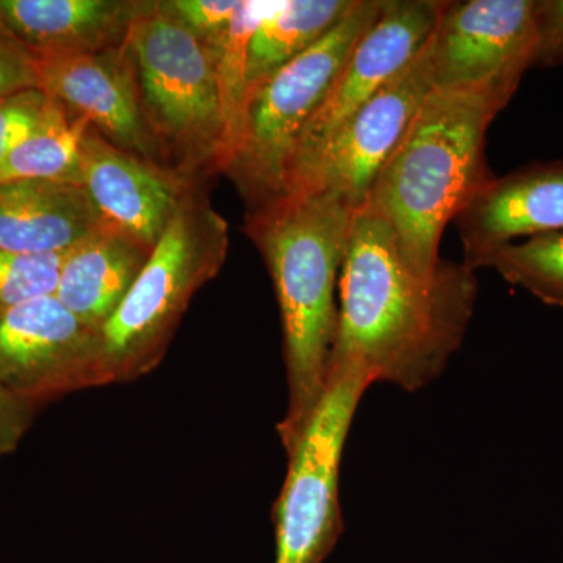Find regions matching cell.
Wrapping results in <instances>:
<instances>
[{"mask_svg": "<svg viewBox=\"0 0 563 563\" xmlns=\"http://www.w3.org/2000/svg\"><path fill=\"white\" fill-rule=\"evenodd\" d=\"M532 68L563 66V0H532Z\"/></svg>", "mask_w": 563, "mask_h": 563, "instance_id": "d4e9b609", "label": "cell"}, {"mask_svg": "<svg viewBox=\"0 0 563 563\" xmlns=\"http://www.w3.org/2000/svg\"><path fill=\"white\" fill-rule=\"evenodd\" d=\"M38 90L85 118L113 146L151 165L161 152L141 111L128 44L101 52L36 55Z\"/></svg>", "mask_w": 563, "mask_h": 563, "instance_id": "7c38bea8", "label": "cell"}, {"mask_svg": "<svg viewBox=\"0 0 563 563\" xmlns=\"http://www.w3.org/2000/svg\"><path fill=\"white\" fill-rule=\"evenodd\" d=\"M481 268L495 269L510 285L563 309V231L498 247L485 255Z\"/></svg>", "mask_w": 563, "mask_h": 563, "instance_id": "44dd1931", "label": "cell"}, {"mask_svg": "<svg viewBox=\"0 0 563 563\" xmlns=\"http://www.w3.org/2000/svg\"><path fill=\"white\" fill-rule=\"evenodd\" d=\"M433 88L421 47L417 57L346 122L298 187L287 195L329 191L350 203L352 210L361 209L374 179Z\"/></svg>", "mask_w": 563, "mask_h": 563, "instance_id": "30bf717a", "label": "cell"}, {"mask_svg": "<svg viewBox=\"0 0 563 563\" xmlns=\"http://www.w3.org/2000/svg\"><path fill=\"white\" fill-rule=\"evenodd\" d=\"M383 7L384 0H355L324 38L247 90L242 131L224 169L243 196L247 213L285 196L303 128Z\"/></svg>", "mask_w": 563, "mask_h": 563, "instance_id": "8992f818", "label": "cell"}, {"mask_svg": "<svg viewBox=\"0 0 563 563\" xmlns=\"http://www.w3.org/2000/svg\"><path fill=\"white\" fill-rule=\"evenodd\" d=\"M532 0L443 2L422 51L433 87L477 84L531 69Z\"/></svg>", "mask_w": 563, "mask_h": 563, "instance_id": "8fae6325", "label": "cell"}, {"mask_svg": "<svg viewBox=\"0 0 563 563\" xmlns=\"http://www.w3.org/2000/svg\"><path fill=\"white\" fill-rule=\"evenodd\" d=\"M106 228L77 184L18 180L0 184V250L60 254Z\"/></svg>", "mask_w": 563, "mask_h": 563, "instance_id": "9a60e30c", "label": "cell"}, {"mask_svg": "<svg viewBox=\"0 0 563 563\" xmlns=\"http://www.w3.org/2000/svg\"><path fill=\"white\" fill-rule=\"evenodd\" d=\"M355 0H288L252 35L247 84L272 76L324 38L344 20Z\"/></svg>", "mask_w": 563, "mask_h": 563, "instance_id": "d6986e66", "label": "cell"}, {"mask_svg": "<svg viewBox=\"0 0 563 563\" xmlns=\"http://www.w3.org/2000/svg\"><path fill=\"white\" fill-rule=\"evenodd\" d=\"M141 111L162 158L176 174L220 168L222 118L217 52L162 2H140L129 29Z\"/></svg>", "mask_w": 563, "mask_h": 563, "instance_id": "5b68a950", "label": "cell"}, {"mask_svg": "<svg viewBox=\"0 0 563 563\" xmlns=\"http://www.w3.org/2000/svg\"><path fill=\"white\" fill-rule=\"evenodd\" d=\"M352 213L329 191L291 192L247 213L246 232L272 274L284 329L288 404L277 431L287 455L328 385Z\"/></svg>", "mask_w": 563, "mask_h": 563, "instance_id": "3957f363", "label": "cell"}, {"mask_svg": "<svg viewBox=\"0 0 563 563\" xmlns=\"http://www.w3.org/2000/svg\"><path fill=\"white\" fill-rule=\"evenodd\" d=\"M46 92L32 88L0 101V165L40 120Z\"/></svg>", "mask_w": 563, "mask_h": 563, "instance_id": "cb8c5ba5", "label": "cell"}, {"mask_svg": "<svg viewBox=\"0 0 563 563\" xmlns=\"http://www.w3.org/2000/svg\"><path fill=\"white\" fill-rule=\"evenodd\" d=\"M151 251L106 225L68 251L55 296L81 321L102 331L131 291Z\"/></svg>", "mask_w": 563, "mask_h": 563, "instance_id": "e0dca14e", "label": "cell"}, {"mask_svg": "<svg viewBox=\"0 0 563 563\" xmlns=\"http://www.w3.org/2000/svg\"><path fill=\"white\" fill-rule=\"evenodd\" d=\"M32 88H38L35 58L0 29V101Z\"/></svg>", "mask_w": 563, "mask_h": 563, "instance_id": "484cf974", "label": "cell"}, {"mask_svg": "<svg viewBox=\"0 0 563 563\" xmlns=\"http://www.w3.org/2000/svg\"><path fill=\"white\" fill-rule=\"evenodd\" d=\"M228 246V222L201 192L185 187L131 291L103 324L110 383L139 376L158 362L192 295L220 272Z\"/></svg>", "mask_w": 563, "mask_h": 563, "instance_id": "277c9868", "label": "cell"}, {"mask_svg": "<svg viewBox=\"0 0 563 563\" xmlns=\"http://www.w3.org/2000/svg\"><path fill=\"white\" fill-rule=\"evenodd\" d=\"M33 407L0 384V455L20 444L32 421Z\"/></svg>", "mask_w": 563, "mask_h": 563, "instance_id": "4316f807", "label": "cell"}, {"mask_svg": "<svg viewBox=\"0 0 563 563\" xmlns=\"http://www.w3.org/2000/svg\"><path fill=\"white\" fill-rule=\"evenodd\" d=\"M162 3L181 25L213 47L228 32L240 0H172Z\"/></svg>", "mask_w": 563, "mask_h": 563, "instance_id": "603a6c76", "label": "cell"}, {"mask_svg": "<svg viewBox=\"0 0 563 563\" xmlns=\"http://www.w3.org/2000/svg\"><path fill=\"white\" fill-rule=\"evenodd\" d=\"M140 2L0 0V29L33 57L122 46Z\"/></svg>", "mask_w": 563, "mask_h": 563, "instance_id": "2e32d148", "label": "cell"}, {"mask_svg": "<svg viewBox=\"0 0 563 563\" xmlns=\"http://www.w3.org/2000/svg\"><path fill=\"white\" fill-rule=\"evenodd\" d=\"M280 5L282 2H240L228 32L213 46L217 52V81L222 118V150L218 168L221 172H224L231 161L242 131L244 103L250 90L247 58L252 35L261 22Z\"/></svg>", "mask_w": 563, "mask_h": 563, "instance_id": "ffe728a7", "label": "cell"}, {"mask_svg": "<svg viewBox=\"0 0 563 563\" xmlns=\"http://www.w3.org/2000/svg\"><path fill=\"white\" fill-rule=\"evenodd\" d=\"M442 7V0H384L379 18L357 41L324 101L303 128L285 195L298 187L346 122L417 57Z\"/></svg>", "mask_w": 563, "mask_h": 563, "instance_id": "ba28073f", "label": "cell"}, {"mask_svg": "<svg viewBox=\"0 0 563 563\" xmlns=\"http://www.w3.org/2000/svg\"><path fill=\"white\" fill-rule=\"evenodd\" d=\"M454 222L462 263L473 272L514 240L563 231V162L532 163L495 177Z\"/></svg>", "mask_w": 563, "mask_h": 563, "instance_id": "5bb4252c", "label": "cell"}, {"mask_svg": "<svg viewBox=\"0 0 563 563\" xmlns=\"http://www.w3.org/2000/svg\"><path fill=\"white\" fill-rule=\"evenodd\" d=\"M520 81L433 88L374 179L366 202L391 225L404 263L418 276H435L444 229L495 179L485 133Z\"/></svg>", "mask_w": 563, "mask_h": 563, "instance_id": "7a4b0ae2", "label": "cell"}, {"mask_svg": "<svg viewBox=\"0 0 563 563\" xmlns=\"http://www.w3.org/2000/svg\"><path fill=\"white\" fill-rule=\"evenodd\" d=\"M90 122L47 96L32 132L0 165V184L18 180L81 184V144Z\"/></svg>", "mask_w": 563, "mask_h": 563, "instance_id": "ac0fdd59", "label": "cell"}, {"mask_svg": "<svg viewBox=\"0 0 563 563\" xmlns=\"http://www.w3.org/2000/svg\"><path fill=\"white\" fill-rule=\"evenodd\" d=\"M372 385L358 366H329L328 385L288 454L287 477L274 504V563H324L342 539L340 468L344 444L358 404Z\"/></svg>", "mask_w": 563, "mask_h": 563, "instance_id": "52a82bcc", "label": "cell"}, {"mask_svg": "<svg viewBox=\"0 0 563 563\" xmlns=\"http://www.w3.org/2000/svg\"><path fill=\"white\" fill-rule=\"evenodd\" d=\"M80 172V185L103 224L151 250L187 187V180L121 151L92 128L81 144Z\"/></svg>", "mask_w": 563, "mask_h": 563, "instance_id": "4fadbf2b", "label": "cell"}, {"mask_svg": "<svg viewBox=\"0 0 563 563\" xmlns=\"http://www.w3.org/2000/svg\"><path fill=\"white\" fill-rule=\"evenodd\" d=\"M477 292L476 272L463 263L443 261L432 277L415 274L391 225L365 202L344 244L331 363L358 366L373 384L421 390L461 350Z\"/></svg>", "mask_w": 563, "mask_h": 563, "instance_id": "6da1fadb", "label": "cell"}, {"mask_svg": "<svg viewBox=\"0 0 563 563\" xmlns=\"http://www.w3.org/2000/svg\"><path fill=\"white\" fill-rule=\"evenodd\" d=\"M60 254H16L0 250V313L43 296L55 295L60 280Z\"/></svg>", "mask_w": 563, "mask_h": 563, "instance_id": "7402d4cb", "label": "cell"}, {"mask_svg": "<svg viewBox=\"0 0 563 563\" xmlns=\"http://www.w3.org/2000/svg\"><path fill=\"white\" fill-rule=\"evenodd\" d=\"M110 383L99 329L43 296L0 313V384L32 407Z\"/></svg>", "mask_w": 563, "mask_h": 563, "instance_id": "9c48e42d", "label": "cell"}]
</instances>
